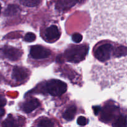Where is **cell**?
Instances as JSON below:
<instances>
[{"label":"cell","instance_id":"cell-1","mask_svg":"<svg viewBox=\"0 0 127 127\" xmlns=\"http://www.w3.org/2000/svg\"><path fill=\"white\" fill-rule=\"evenodd\" d=\"M89 47L86 45L73 46L66 50L64 53L67 61L72 63H79L85 58Z\"/></svg>","mask_w":127,"mask_h":127},{"label":"cell","instance_id":"cell-2","mask_svg":"<svg viewBox=\"0 0 127 127\" xmlns=\"http://www.w3.org/2000/svg\"><path fill=\"white\" fill-rule=\"evenodd\" d=\"M47 91L50 94L53 96L61 95L67 90V85L66 83L58 79H52L47 83L46 85Z\"/></svg>","mask_w":127,"mask_h":127},{"label":"cell","instance_id":"cell-3","mask_svg":"<svg viewBox=\"0 0 127 127\" xmlns=\"http://www.w3.org/2000/svg\"><path fill=\"white\" fill-rule=\"evenodd\" d=\"M113 47L110 44H104L99 46L95 50L94 55L100 62H105L109 60L112 52Z\"/></svg>","mask_w":127,"mask_h":127},{"label":"cell","instance_id":"cell-4","mask_svg":"<svg viewBox=\"0 0 127 127\" xmlns=\"http://www.w3.org/2000/svg\"><path fill=\"white\" fill-rule=\"evenodd\" d=\"M30 54L34 59H45L50 56L51 52L42 46L35 45L31 48Z\"/></svg>","mask_w":127,"mask_h":127},{"label":"cell","instance_id":"cell-5","mask_svg":"<svg viewBox=\"0 0 127 127\" xmlns=\"http://www.w3.org/2000/svg\"><path fill=\"white\" fill-rule=\"evenodd\" d=\"M1 53L4 57L9 60L16 61L22 56V52L19 49L11 47H4L1 49Z\"/></svg>","mask_w":127,"mask_h":127},{"label":"cell","instance_id":"cell-6","mask_svg":"<svg viewBox=\"0 0 127 127\" xmlns=\"http://www.w3.org/2000/svg\"><path fill=\"white\" fill-rule=\"evenodd\" d=\"M118 111V107L114 105H107L102 112L101 119L102 121L108 122L115 117Z\"/></svg>","mask_w":127,"mask_h":127},{"label":"cell","instance_id":"cell-7","mask_svg":"<svg viewBox=\"0 0 127 127\" xmlns=\"http://www.w3.org/2000/svg\"><path fill=\"white\" fill-rule=\"evenodd\" d=\"M60 36V32L56 26H52L48 27L45 32V37L48 41H55Z\"/></svg>","mask_w":127,"mask_h":127},{"label":"cell","instance_id":"cell-8","mask_svg":"<svg viewBox=\"0 0 127 127\" xmlns=\"http://www.w3.org/2000/svg\"><path fill=\"white\" fill-rule=\"evenodd\" d=\"M28 71L25 68L16 66L12 71V78L17 81H22L28 77Z\"/></svg>","mask_w":127,"mask_h":127},{"label":"cell","instance_id":"cell-9","mask_svg":"<svg viewBox=\"0 0 127 127\" xmlns=\"http://www.w3.org/2000/svg\"><path fill=\"white\" fill-rule=\"evenodd\" d=\"M40 105V103L37 99H31L27 100L22 104V110L27 114L32 112L33 110L37 109Z\"/></svg>","mask_w":127,"mask_h":127},{"label":"cell","instance_id":"cell-10","mask_svg":"<svg viewBox=\"0 0 127 127\" xmlns=\"http://www.w3.org/2000/svg\"><path fill=\"white\" fill-rule=\"evenodd\" d=\"M76 107L74 106V105H71L63 113V117L66 120H68V121H70V120H73L76 115Z\"/></svg>","mask_w":127,"mask_h":127},{"label":"cell","instance_id":"cell-11","mask_svg":"<svg viewBox=\"0 0 127 127\" xmlns=\"http://www.w3.org/2000/svg\"><path fill=\"white\" fill-rule=\"evenodd\" d=\"M77 2L78 1H66V0L59 1L57 2V7L59 9H69L73 7Z\"/></svg>","mask_w":127,"mask_h":127},{"label":"cell","instance_id":"cell-12","mask_svg":"<svg viewBox=\"0 0 127 127\" xmlns=\"http://www.w3.org/2000/svg\"><path fill=\"white\" fill-rule=\"evenodd\" d=\"M113 127H127V116L120 115L112 124Z\"/></svg>","mask_w":127,"mask_h":127},{"label":"cell","instance_id":"cell-13","mask_svg":"<svg viewBox=\"0 0 127 127\" xmlns=\"http://www.w3.org/2000/svg\"><path fill=\"white\" fill-rule=\"evenodd\" d=\"M2 127H19V125L17 122L10 115L2 122Z\"/></svg>","mask_w":127,"mask_h":127},{"label":"cell","instance_id":"cell-14","mask_svg":"<svg viewBox=\"0 0 127 127\" xmlns=\"http://www.w3.org/2000/svg\"><path fill=\"white\" fill-rule=\"evenodd\" d=\"M19 11V7L17 5L10 4L9 5L6 9L4 12V14L6 16H13L18 13Z\"/></svg>","mask_w":127,"mask_h":127},{"label":"cell","instance_id":"cell-15","mask_svg":"<svg viewBox=\"0 0 127 127\" xmlns=\"http://www.w3.org/2000/svg\"><path fill=\"white\" fill-rule=\"evenodd\" d=\"M37 127H54V123L50 119H42L38 122Z\"/></svg>","mask_w":127,"mask_h":127},{"label":"cell","instance_id":"cell-16","mask_svg":"<svg viewBox=\"0 0 127 127\" xmlns=\"http://www.w3.org/2000/svg\"><path fill=\"white\" fill-rule=\"evenodd\" d=\"M20 2L23 5L29 7H33L39 4L41 2L40 1H37V0H23V1H20Z\"/></svg>","mask_w":127,"mask_h":127},{"label":"cell","instance_id":"cell-17","mask_svg":"<svg viewBox=\"0 0 127 127\" xmlns=\"http://www.w3.org/2000/svg\"><path fill=\"white\" fill-rule=\"evenodd\" d=\"M127 52V48L124 47H119L117 48L114 52V55L116 57H121L122 55H125Z\"/></svg>","mask_w":127,"mask_h":127},{"label":"cell","instance_id":"cell-18","mask_svg":"<svg viewBox=\"0 0 127 127\" xmlns=\"http://www.w3.org/2000/svg\"><path fill=\"white\" fill-rule=\"evenodd\" d=\"M36 36L34 33L32 32H29L26 33V35L24 36V40L28 42H32L35 40Z\"/></svg>","mask_w":127,"mask_h":127},{"label":"cell","instance_id":"cell-19","mask_svg":"<svg viewBox=\"0 0 127 127\" xmlns=\"http://www.w3.org/2000/svg\"><path fill=\"white\" fill-rule=\"evenodd\" d=\"M82 39H83V36L78 33H75L72 35V40L75 43H79L81 42Z\"/></svg>","mask_w":127,"mask_h":127},{"label":"cell","instance_id":"cell-20","mask_svg":"<svg viewBox=\"0 0 127 127\" xmlns=\"http://www.w3.org/2000/svg\"><path fill=\"white\" fill-rule=\"evenodd\" d=\"M77 123H78V125H81V126H84L88 124V120H87L86 118H85L84 117L81 116L78 118Z\"/></svg>","mask_w":127,"mask_h":127},{"label":"cell","instance_id":"cell-21","mask_svg":"<svg viewBox=\"0 0 127 127\" xmlns=\"http://www.w3.org/2000/svg\"><path fill=\"white\" fill-rule=\"evenodd\" d=\"M6 104V100L3 96L0 95V107L4 106Z\"/></svg>","mask_w":127,"mask_h":127},{"label":"cell","instance_id":"cell-22","mask_svg":"<svg viewBox=\"0 0 127 127\" xmlns=\"http://www.w3.org/2000/svg\"><path fill=\"white\" fill-rule=\"evenodd\" d=\"M100 110H101V108L99 106H94L93 107V110H94V114L95 115H97L100 112Z\"/></svg>","mask_w":127,"mask_h":127},{"label":"cell","instance_id":"cell-23","mask_svg":"<svg viewBox=\"0 0 127 127\" xmlns=\"http://www.w3.org/2000/svg\"><path fill=\"white\" fill-rule=\"evenodd\" d=\"M5 111L3 109H2L1 107H0V117H2L4 115Z\"/></svg>","mask_w":127,"mask_h":127},{"label":"cell","instance_id":"cell-24","mask_svg":"<svg viewBox=\"0 0 127 127\" xmlns=\"http://www.w3.org/2000/svg\"><path fill=\"white\" fill-rule=\"evenodd\" d=\"M1 4H0V12H1Z\"/></svg>","mask_w":127,"mask_h":127}]
</instances>
